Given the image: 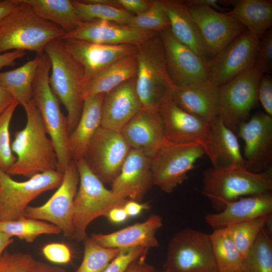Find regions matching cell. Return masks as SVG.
Here are the masks:
<instances>
[{
  "mask_svg": "<svg viewBox=\"0 0 272 272\" xmlns=\"http://www.w3.org/2000/svg\"><path fill=\"white\" fill-rule=\"evenodd\" d=\"M20 2L0 24V54L20 50L41 54L49 42L60 39L66 32L40 17L23 0Z\"/></svg>",
  "mask_w": 272,
  "mask_h": 272,
  "instance_id": "obj_2",
  "label": "cell"
},
{
  "mask_svg": "<svg viewBox=\"0 0 272 272\" xmlns=\"http://www.w3.org/2000/svg\"><path fill=\"white\" fill-rule=\"evenodd\" d=\"M123 208L129 217L138 216L143 210L150 209V206L148 203H140L135 200H127L124 205Z\"/></svg>",
  "mask_w": 272,
  "mask_h": 272,
  "instance_id": "obj_50",
  "label": "cell"
},
{
  "mask_svg": "<svg viewBox=\"0 0 272 272\" xmlns=\"http://www.w3.org/2000/svg\"><path fill=\"white\" fill-rule=\"evenodd\" d=\"M27 122L17 131L11 144L16 161L7 173L30 178L47 171L57 170L56 153L48 137L40 113L32 99L23 106Z\"/></svg>",
  "mask_w": 272,
  "mask_h": 272,
  "instance_id": "obj_1",
  "label": "cell"
},
{
  "mask_svg": "<svg viewBox=\"0 0 272 272\" xmlns=\"http://www.w3.org/2000/svg\"><path fill=\"white\" fill-rule=\"evenodd\" d=\"M137 72L136 53L117 60L84 85L83 99L92 95L106 94L123 82L136 77Z\"/></svg>",
  "mask_w": 272,
  "mask_h": 272,
  "instance_id": "obj_31",
  "label": "cell"
},
{
  "mask_svg": "<svg viewBox=\"0 0 272 272\" xmlns=\"http://www.w3.org/2000/svg\"><path fill=\"white\" fill-rule=\"evenodd\" d=\"M258 98L266 113L272 116V78L269 74L263 75L260 80Z\"/></svg>",
  "mask_w": 272,
  "mask_h": 272,
  "instance_id": "obj_47",
  "label": "cell"
},
{
  "mask_svg": "<svg viewBox=\"0 0 272 272\" xmlns=\"http://www.w3.org/2000/svg\"><path fill=\"white\" fill-rule=\"evenodd\" d=\"M137 93L143 108L159 111L172 100L176 86L165 64L162 42L159 33L138 46Z\"/></svg>",
  "mask_w": 272,
  "mask_h": 272,
  "instance_id": "obj_5",
  "label": "cell"
},
{
  "mask_svg": "<svg viewBox=\"0 0 272 272\" xmlns=\"http://www.w3.org/2000/svg\"><path fill=\"white\" fill-rule=\"evenodd\" d=\"M142 108L132 78L105 94L101 126L120 131Z\"/></svg>",
  "mask_w": 272,
  "mask_h": 272,
  "instance_id": "obj_23",
  "label": "cell"
},
{
  "mask_svg": "<svg viewBox=\"0 0 272 272\" xmlns=\"http://www.w3.org/2000/svg\"><path fill=\"white\" fill-rule=\"evenodd\" d=\"M254 67L262 75L268 74L271 71V29H268L259 40Z\"/></svg>",
  "mask_w": 272,
  "mask_h": 272,
  "instance_id": "obj_44",
  "label": "cell"
},
{
  "mask_svg": "<svg viewBox=\"0 0 272 272\" xmlns=\"http://www.w3.org/2000/svg\"><path fill=\"white\" fill-rule=\"evenodd\" d=\"M44 256L48 261L56 264H66L72 259V252L68 246L61 243L46 244L42 248Z\"/></svg>",
  "mask_w": 272,
  "mask_h": 272,
  "instance_id": "obj_46",
  "label": "cell"
},
{
  "mask_svg": "<svg viewBox=\"0 0 272 272\" xmlns=\"http://www.w3.org/2000/svg\"><path fill=\"white\" fill-rule=\"evenodd\" d=\"M220 3L232 5L231 11L226 13L259 39L271 26V0H228Z\"/></svg>",
  "mask_w": 272,
  "mask_h": 272,
  "instance_id": "obj_30",
  "label": "cell"
},
{
  "mask_svg": "<svg viewBox=\"0 0 272 272\" xmlns=\"http://www.w3.org/2000/svg\"><path fill=\"white\" fill-rule=\"evenodd\" d=\"M106 217L114 223H121L128 218L123 206L117 207L111 209L107 214Z\"/></svg>",
  "mask_w": 272,
  "mask_h": 272,
  "instance_id": "obj_52",
  "label": "cell"
},
{
  "mask_svg": "<svg viewBox=\"0 0 272 272\" xmlns=\"http://www.w3.org/2000/svg\"><path fill=\"white\" fill-rule=\"evenodd\" d=\"M262 74L254 66L219 87V117L234 133L248 121L258 101Z\"/></svg>",
  "mask_w": 272,
  "mask_h": 272,
  "instance_id": "obj_11",
  "label": "cell"
},
{
  "mask_svg": "<svg viewBox=\"0 0 272 272\" xmlns=\"http://www.w3.org/2000/svg\"><path fill=\"white\" fill-rule=\"evenodd\" d=\"M172 101L184 111L211 122L219 116V87L209 80L176 86Z\"/></svg>",
  "mask_w": 272,
  "mask_h": 272,
  "instance_id": "obj_25",
  "label": "cell"
},
{
  "mask_svg": "<svg viewBox=\"0 0 272 272\" xmlns=\"http://www.w3.org/2000/svg\"><path fill=\"white\" fill-rule=\"evenodd\" d=\"M88 3H99L107 5L137 15L147 11L152 1L148 0H83Z\"/></svg>",
  "mask_w": 272,
  "mask_h": 272,
  "instance_id": "obj_45",
  "label": "cell"
},
{
  "mask_svg": "<svg viewBox=\"0 0 272 272\" xmlns=\"http://www.w3.org/2000/svg\"><path fill=\"white\" fill-rule=\"evenodd\" d=\"M61 40L66 50L83 66L84 85L115 61L137 53L138 49L137 46L130 44H102L75 39Z\"/></svg>",
  "mask_w": 272,
  "mask_h": 272,
  "instance_id": "obj_19",
  "label": "cell"
},
{
  "mask_svg": "<svg viewBox=\"0 0 272 272\" xmlns=\"http://www.w3.org/2000/svg\"><path fill=\"white\" fill-rule=\"evenodd\" d=\"M72 2L84 22L99 19L127 25L134 15L125 10L105 4L88 3L82 0Z\"/></svg>",
  "mask_w": 272,
  "mask_h": 272,
  "instance_id": "obj_38",
  "label": "cell"
},
{
  "mask_svg": "<svg viewBox=\"0 0 272 272\" xmlns=\"http://www.w3.org/2000/svg\"><path fill=\"white\" fill-rule=\"evenodd\" d=\"M271 219V215H269L224 228L243 259L261 230Z\"/></svg>",
  "mask_w": 272,
  "mask_h": 272,
  "instance_id": "obj_37",
  "label": "cell"
},
{
  "mask_svg": "<svg viewBox=\"0 0 272 272\" xmlns=\"http://www.w3.org/2000/svg\"><path fill=\"white\" fill-rule=\"evenodd\" d=\"M35 260L27 253L6 251L0 258V272H28Z\"/></svg>",
  "mask_w": 272,
  "mask_h": 272,
  "instance_id": "obj_42",
  "label": "cell"
},
{
  "mask_svg": "<svg viewBox=\"0 0 272 272\" xmlns=\"http://www.w3.org/2000/svg\"><path fill=\"white\" fill-rule=\"evenodd\" d=\"M173 35L205 62L211 57L199 29L185 1L161 0Z\"/></svg>",
  "mask_w": 272,
  "mask_h": 272,
  "instance_id": "obj_27",
  "label": "cell"
},
{
  "mask_svg": "<svg viewBox=\"0 0 272 272\" xmlns=\"http://www.w3.org/2000/svg\"><path fill=\"white\" fill-rule=\"evenodd\" d=\"M13 240L12 236L0 230V258L5 249L13 242Z\"/></svg>",
  "mask_w": 272,
  "mask_h": 272,
  "instance_id": "obj_56",
  "label": "cell"
},
{
  "mask_svg": "<svg viewBox=\"0 0 272 272\" xmlns=\"http://www.w3.org/2000/svg\"><path fill=\"white\" fill-rule=\"evenodd\" d=\"M157 34L107 20L95 19L83 22L74 31L65 33L60 40L75 39L102 44L138 46Z\"/></svg>",
  "mask_w": 272,
  "mask_h": 272,
  "instance_id": "obj_20",
  "label": "cell"
},
{
  "mask_svg": "<svg viewBox=\"0 0 272 272\" xmlns=\"http://www.w3.org/2000/svg\"><path fill=\"white\" fill-rule=\"evenodd\" d=\"M63 173L50 170L18 182L0 170V221L16 220L24 216L28 204L44 191L57 188Z\"/></svg>",
  "mask_w": 272,
  "mask_h": 272,
  "instance_id": "obj_10",
  "label": "cell"
},
{
  "mask_svg": "<svg viewBox=\"0 0 272 272\" xmlns=\"http://www.w3.org/2000/svg\"><path fill=\"white\" fill-rule=\"evenodd\" d=\"M0 230L29 243L41 235L61 232L60 229L53 224L25 216L14 221H0Z\"/></svg>",
  "mask_w": 272,
  "mask_h": 272,
  "instance_id": "obj_35",
  "label": "cell"
},
{
  "mask_svg": "<svg viewBox=\"0 0 272 272\" xmlns=\"http://www.w3.org/2000/svg\"><path fill=\"white\" fill-rule=\"evenodd\" d=\"M120 132L131 149L142 151L151 159L165 139L163 121L159 111L143 108Z\"/></svg>",
  "mask_w": 272,
  "mask_h": 272,
  "instance_id": "obj_22",
  "label": "cell"
},
{
  "mask_svg": "<svg viewBox=\"0 0 272 272\" xmlns=\"http://www.w3.org/2000/svg\"><path fill=\"white\" fill-rule=\"evenodd\" d=\"M211 126L210 152L208 157L213 168L220 169L232 166L246 168L235 133L218 116L210 122Z\"/></svg>",
  "mask_w": 272,
  "mask_h": 272,
  "instance_id": "obj_28",
  "label": "cell"
},
{
  "mask_svg": "<svg viewBox=\"0 0 272 272\" xmlns=\"http://www.w3.org/2000/svg\"><path fill=\"white\" fill-rule=\"evenodd\" d=\"M130 150L120 131L100 126L90 142L83 159L102 182L111 184Z\"/></svg>",
  "mask_w": 272,
  "mask_h": 272,
  "instance_id": "obj_12",
  "label": "cell"
},
{
  "mask_svg": "<svg viewBox=\"0 0 272 272\" xmlns=\"http://www.w3.org/2000/svg\"><path fill=\"white\" fill-rule=\"evenodd\" d=\"M14 100L11 94L0 85V116Z\"/></svg>",
  "mask_w": 272,
  "mask_h": 272,
  "instance_id": "obj_54",
  "label": "cell"
},
{
  "mask_svg": "<svg viewBox=\"0 0 272 272\" xmlns=\"http://www.w3.org/2000/svg\"><path fill=\"white\" fill-rule=\"evenodd\" d=\"M210 237L219 272H241L243 258L225 228L214 230Z\"/></svg>",
  "mask_w": 272,
  "mask_h": 272,
  "instance_id": "obj_34",
  "label": "cell"
},
{
  "mask_svg": "<svg viewBox=\"0 0 272 272\" xmlns=\"http://www.w3.org/2000/svg\"><path fill=\"white\" fill-rule=\"evenodd\" d=\"M79 182L77 164L72 160L65 168L62 182L55 193L41 206H28L24 216L49 222L59 227L65 237L72 239L74 202Z\"/></svg>",
  "mask_w": 272,
  "mask_h": 272,
  "instance_id": "obj_14",
  "label": "cell"
},
{
  "mask_svg": "<svg viewBox=\"0 0 272 272\" xmlns=\"http://www.w3.org/2000/svg\"><path fill=\"white\" fill-rule=\"evenodd\" d=\"M44 52L51 63L50 86L67 112L66 119L70 135L77 125L82 112L84 70L66 50L60 39L49 42Z\"/></svg>",
  "mask_w": 272,
  "mask_h": 272,
  "instance_id": "obj_4",
  "label": "cell"
},
{
  "mask_svg": "<svg viewBox=\"0 0 272 272\" xmlns=\"http://www.w3.org/2000/svg\"><path fill=\"white\" fill-rule=\"evenodd\" d=\"M162 225L161 216L152 214L143 222L110 233L93 234L91 238L97 244L105 247L124 249L144 246L150 249L159 246L156 234Z\"/></svg>",
  "mask_w": 272,
  "mask_h": 272,
  "instance_id": "obj_24",
  "label": "cell"
},
{
  "mask_svg": "<svg viewBox=\"0 0 272 272\" xmlns=\"http://www.w3.org/2000/svg\"><path fill=\"white\" fill-rule=\"evenodd\" d=\"M28 272H66L64 269L40 261L35 260Z\"/></svg>",
  "mask_w": 272,
  "mask_h": 272,
  "instance_id": "obj_53",
  "label": "cell"
},
{
  "mask_svg": "<svg viewBox=\"0 0 272 272\" xmlns=\"http://www.w3.org/2000/svg\"><path fill=\"white\" fill-rule=\"evenodd\" d=\"M153 272H170L169 271L166 270H154Z\"/></svg>",
  "mask_w": 272,
  "mask_h": 272,
  "instance_id": "obj_57",
  "label": "cell"
},
{
  "mask_svg": "<svg viewBox=\"0 0 272 272\" xmlns=\"http://www.w3.org/2000/svg\"><path fill=\"white\" fill-rule=\"evenodd\" d=\"M26 55L23 50H15L0 54V70L6 66H14L16 60Z\"/></svg>",
  "mask_w": 272,
  "mask_h": 272,
  "instance_id": "obj_48",
  "label": "cell"
},
{
  "mask_svg": "<svg viewBox=\"0 0 272 272\" xmlns=\"http://www.w3.org/2000/svg\"><path fill=\"white\" fill-rule=\"evenodd\" d=\"M241 272H272V240L264 228L243 259Z\"/></svg>",
  "mask_w": 272,
  "mask_h": 272,
  "instance_id": "obj_36",
  "label": "cell"
},
{
  "mask_svg": "<svg viewBox=\"0 0 272 272\" xmlns=\"http://www.w3.org/2000/svg\"><path fill=\"white\" fill-rule=\"evenodd\" d=\"M104 95L105 94H100L84 99L80 120L69 138L72 160L76 162L83 158L90 142L101 126Z\"/></svg>",
  "mask_w": 272,
  "mask_h": 272,
  "instance_id": "obj_29",
  "label": "cell"
},
{
  "mask_svg": "<svg viewBox=\"0 0 272 272\" xmlns=\"http://www.w3.org/2000/svg\"><path fill=\"white\" fill-rule=\"evenodd\" d=\"M19 104L15 100L0 116V170L6 172L17 159L11 149L9 126L13 115Z\"/></svg>",
  "mask_w": 272,
  "mask_h": 272,
  "instance_id": "obj_41",
  "label": "cell"
},
{
  "mask_svg": "<svg viewBox=\"0 0 272 272\" xmlns=\"http://www.w3.org/2000/svg\"><path fill=\"white\" fill-rule=\"evenodd\" d=\"M185 1L188 6L193 5H206L209 6L216 10H223V8L219 5L220 1L218 0H188Z\"/></svg>",
  "mask_w": 272,
  "mask_h": 272,
  "instance_id": "obj_55",
  "label": "cell"
},
{
  "mask_svg": "<svg viewBox=\"0 0 272 272\" xmlns=\"http://www.w3.org/2000/svg\"><path fill=\"white\" fill-rule=\"evenodd\" d=\"M271 213L272 194L268 192L239 197L228 203L221 211L207 215L205 221L215 230L271 215Z\"/></svg>",
  "mask_w": 272,
  "mask_h": 272,
  "instance_id": "obj_26",
  "label": "cell"
},
{
  "mask_svg": "<svg viewBox=\"0 0 272 272\" xmlns=\"http://www.w3.org/2000/svg\"><path fill=\"white\" fill-rule=\"evenodd\" d=\"M259 40L245 29L207 62L209 80L219 87L253 67Z\"/></svg>",
  "mask_w": 272,
  "mask_h": 272,
  "instance_id": "obj_13",
  "label": "cell"
},
{
  "mask_svg": "<svg viewBox=\"0 0 272 272\" xmlns=\"http://www.w3.org/2000/svg\"><path fill=\"white\" fill-rule=\"evenodd\" d=\"M153 185L151 158L131 149L111 190L120 198L140 201Z\"/></svg>",
  "mask_w": 272,
  "mask_h": 272,
  "instance_id": "obj_21",
  "label": "cell"
},
{
  "mask_svg": "<svg viewBox=\"0 0 272 272\" xmlns=\"http://www.w3.org/2000/svg\"><path fill=\"white\" fill-rule=\"evenodd\" d=\"M20 0L0 1V24L20 4Z\"/></svg>",
  "mask_w": 272,
  "mask_h": 272,
  "instance_id": "obj_51",
  "label": "cell"
},
{
  "mask_svg": "<svg viewBox=\"0 0 272 272\" xmlns=\"http://www.w3.org/2000/svg\"><path fill=\"white\" fill-rule=\"evenodd\" d=\"M163 269L170 272H219L210 234L190 228L177 232L169 242Z\"/></svg>",
  "mask_w": 272,
  "mask_h": 272,
  "instance_id": "obj_8",
  "label": "cell"
},
{
  "mask_svg": "<svg viewBox=\"0 0 272 272\" xmlns=\"http://www.w3.org/2000/svg\"><path fill=\"white\" fill-rule=\"evenodd\" d=\"M79 187L74 202L72 239L84 241L87 229L96 218L106 217L112 209L123 206L128 199L118 197L108 189L91 170L83 158L76 162Z\"/></svg>",
  "mask_w": 272,
  "mask_h": 272,
  "instance_id": "obj_7",
  "label": "cell"
},
{
  "mask_svg": "<svg viewBox=\"0 0 272 272\" xmlns=\"http://www.w3.org/2000/svg\"><path fill=\"white\" fill-rule=\"evenodd\" d=\"M127 26L159 33L170 27V23L161 0H152L150 8L143 13L133 15Z\"/></svg>",
  "mask_w": 272,
  "mask_h": 272,
  "instance_id": "obj_40",
  "label": "cell"
},
{
  "mask_svg": "<svg viewBox=\"0 0 272 272\" xmlns=\"http://www.w3.org/2000/svg\"><path fill=\"white\" fill-rule=\"evenodd\" d=\"M149 249L144 246L121 249L119 254L101 272H124L133 261L147 255Z\"/></svg>",
  "mask_w": 272,
  "mask_h": 272,
  "instance_id": "obj_43",
  "label": "cell"
},
{
  "mask_svg": "<svg viewBox=\"0 0 272 272\" xmlns=\"http://www.w3.org/2000/svg\"><path fill=\"white\" fill-rule=\"evenodd\" d=\"M39 55L14 70L0 73V85L23 106L32 100V85L38 69Z\"/></svg>",
  "mask_w": 272,
  "mask_h": 272,
  "instance_id": "obj_33",
  "label": "cell"
},
{
  "mask_svg": "<svg viewBox=\"0 0 272 272\" xmlns=\"http://www.w3.org/2000/svg\"><path fill=\"white\" fill-rule=\"evenodd\" d=\"M188 7L206 42L211 59L246 29L226 13L220 12L206 5Z\"/></svg>",
  "mask_w": 272,
  "mask_h": 272,
  "instance_id": "obj_18",
  "label": "cell"
},
{
  "mask_svg": "<svg viewBox=\"0 0 272 272\" xmlns=\"http://www.w3.org/2000/svg\"><path fill=\"white\" fill-rule=\"evenodd\" d=\"M39 55L40 60L32 85V98L52 142L56 155L57 171L63 173L73 160L69 146L67 119L61 111L59 100L49 84V58L44 52Z\"/></svg>",
  "mask_w": 272,
  "mask_h": 272,
  "instance_id": "obj_6",
  "label": "cell"
},
{
  "mask_svg": "<svg viewBox=\"0 0 272 272\" xmlns=\"http://www.w3.org/2000/svg\"><path fill=\"white\" fill-rule=\"evenodd\" d=\"M144 255L133 261L124 272H153L154 266L146 261Z\"/></svg>",
  "mask_w": 272,
  "mask_h": 272,
  "instance_id": "obj_49",
  "label": "cell"
},
{
  "mask_svg": "<svg viewBox=\"0 0 272 272\" xmlns=\"http://www.w3.org/2000/svg\"><path fill=\"white\" fill-rule=\"evenodd\" d=\"M83 242V259L75 272H101L121 250L102 246L89 237Z\"/></svg>",
  "mask_w": 272,
  "mask_h": 272,
  "instance_id": "obj_39",
  "label": "cell"
},
{
  "mask_svg": "<svg viewBox=\"0 0 272 272\" xmlns=\"http://www.w3.org/2000/svg\"><path fill=\"white\" fill-rule=\"evenodd\" d=\"M272 168L260 173L241 166L205 170L201 193L220 212L239 197L271 192Z\"/></svg>",
  "mask_w": 272,
  "mask_h": 272,
  "instance_id": "obj_3",
  "label": "cell"
},
{
  "mask_svg": "<svg viewBox=\"0 0 272 272\" xmlns=\"http://www.w3.org/2000/svg\"><path fill=\"white\" fill-rule=\"evenodd\" d=\"M168 141L180 144L198 143L209 155L211 138L210 122L188 113L170 101L159 110Z\"/></svg>",
  "mask_w": 272,
  "mask_h": 272,
  "instance_id": "obj_17",
  "label": "cell"
},
{
  "mask_svg": "<svg viewBox=\"0 0 272 272\" xmlns=\"http://www.w3.org/2000/svg\"><path fill=\"white\" fill-rule=\"evenodd\" d=\"M41 18L61 28L66 33L75 30L84 20L70 0H23Z\"/></svg>",
  "mask_w": 272,
  "mask_h": 272,
  "instance_id": "obj_32",
  "label": "cell"
},
{
  "mask_svg": "<svg viewBox=\"0 0 272 272\" xmlns=\"http://www.w3.org/2000/svg\"><path fill=\"white\" fill-rule=\"evenodd\" d=\"M237 132L244 142L243 156L246 169L260 173L271 168L272 117L262 111L256 112Z\"/></svg>",
  "mask_w": 272,
  "mask_h": 272,
  "instance_id": "obj_16",
  "label": "cell"
},
{
  "mask_svg": "<svg viewBox=\"0 0 272 272\" xmlns=\"http://www.w3.org/2000/svg\"><path fill=\"white\" fill-rule=\"evenodd\" d=\"M205 155L198 143L180 144L165 139L156 154L151 159L154 185L170 193L188 179V173Z\"/></svg>",
  "mask_w": 272,
  "mask_h": 272,
  "instance_id": "obj_9",
  "label": "cell"
},
{
  "mask_svg": "<svg viewBox=\"0 0 272 272\" xmlns=\"http://www.w3.org/2000/svg\"><path fill=\"white\" fill-rule=\"evenodd\" d=\"M168 75L176 86L209 80L207 62L173 35L170 27L159 33Z\"/></svg>",
  "mask_w": 272,
  "mask_h": 272,
  "instance_id": "obj_15",
  "label": "cell"
}]
</instances>
